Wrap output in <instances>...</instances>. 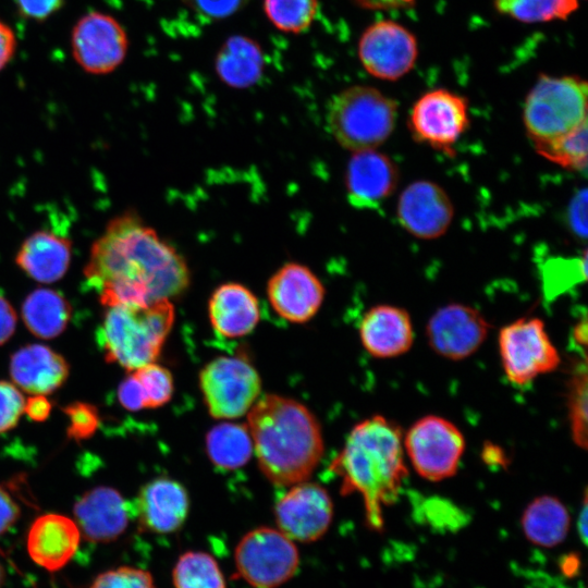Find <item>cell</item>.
I'll use <instances>...</instances> for the list:
<instances>
[{
	"label": "cell",
	"instance_id": "6da1fadb",
	"mask_svg": "<svg viewBox=\"0 0 588 588\" xmlns=\"http://www.w3.org/2000/svg\"><path fill=\"white\" fill-rule=\"evenodd\" d=\"M84 275L106 307L171 301L191 281L185 259L133 211L109 222L93 244Z\"/></svg>",
	"mask_w": 588,
	"mask_h": 588
},
{
	"label": "cell",
	"instance_id": "7a4b0ae2",
	"mask_svg": "<svg viewBox=\"0 0 588 588\" xmlns=\"http://www.w3.org/2000/svg\"><path fill=\"white\" fill-rule=\"evenodd\" d=\"M329 468L340 478L341 495L362 497L368 529L381 532L384 507L396 502L408 475L401 427L382 415L359 421Z\"/></svg>",
	"mask_w": 588,
	"mask_h": 588
},
{
	"label": "cell",
	"instance_id": "3957f363",
	"mask_svg": "<svg viewBox=\"0 0 588 588\" xmlns=\"http://www.w3.org/2000/svg\"><path fill=\"white\" fill-rule=\"evenodd\" d=\"M258 466L275 486L307 480L322 458L324 443L316 416L302 403L264 394L247 413Z\"/></svg>",
	"mask_w": 588,
	"mask_h": 588
},
{
	"label": "cell",
	"instance_id": "277c9868",
	"mask_svg": "<svg viewBox=\"0 0 588 588\" xmlns=\"http://www.w3.org/2000/svg\"><path fill=\"white\" fill-rule=\"evenodd\" d=\"M174 318V307L169 299L148 305L110 306L97 331V341L107 362L133 371L157 359Z\"/></svg>",
	"mask_w": 588,
	"mask_h": 588
},
{
	"label": "cell",
	"instance_id": "5b68a950",
	"mask_svg": "<svg viewBox=\"0 0 588 588\" xmlns=\"http://www.w3.org/2000/svg\"><path fill=\"white\" fill-rule=\"evenodd\" d=\"M397 102L380 90L355 85L335 94L327 108V124L335 140L354 151L376 149L392 134Z\"/></svg>",
	"mask_w": 588,
	"mask_h": 588
},
{
	"label": "cell",
	"instance_id": "8992f818",
	"mask_svg": "<svg viewBox=\"0 0 588 588\" xmlns=\"http://www.w3.org/2000/svg\"><path fill=\"white\" fill-rule=\"evenodd\" d=\"M523 122L532 144L575 131L587 122V82L541 74L525 99Z\"/></svg>",
	"mask_w": 588,
	"mask_h": 588
},
{
	"label": "cell",
	"instance_id": "52a82bcc",
	"mask_svg": "<svg viewBox=\"0 0 588 588\" xmlns=\"http://www.w3.org/2000/svg\"><path fill=\"white\" fill-rule=\"evenodd\" d=\"M238 576L254 588H278L298 571L296 542L278 528L261 526L246 532L234 550Z\"/></svg>",
	"mask_w": 588,
	"mask_h": 588
},
{
	"label": "cell",
	"instance_id": "ba28073f",
	"mask_svg": "<svg viewBox=\"0 0 588 588\" xmlns=\"http://www.w3.org/2000/svg\"><path fill=\"white\" fill-rule=\"evenodd\" d=\"M498 346L504 373L517 387L554 371L561 363L559 351L538 317H523L501 328Z\"/></svg>",
	"mask_w": 588,
	"mask_h": 588
},
{
	"label": "cell",
	"instance_id": "9c48e42d",
	"mask_svg": "<svg viewBox=\"0 0 588 588\" xmlns=\"http://www.w3.org/2000/svg\"><path fill=\"white\" fill-rule=\"evenodd\" d=\"M199 388L213 418L234 419L248 413L258 400L261 379L246 357L219 356L200 370Z\"/></svg>",
	"mask_w": 588,
	"mask_h": 588
},
{
	"label": "cell",
	"instance_id": "30bf717a",
	"mask_svg": "<svg viewBox=\"0 0 588 588\" xmlns=\"http://www.w3.org/2000/svg\"><path fill=\"white\" fill-rule=\"evenodd\" d=\"M403 446L414 470L421 478L436 482L457 473L466 442L452 421L428 415L408 428L403 437Z\"/></svg>",
	"mask_w": 588,
	"mask_h": 588
},
{
	"label": "cell",
	"instance_id": "8fae6325",
	"mask_svg": "<svg viewBox=\"0 0 588 588\" xmlns=\"http://www.w3.org/2000/svg\"><path fill=\"white\" fill-rule=\"evenodd\" d=\"M469 123L467 98L444 88L422 94L408 115L413 138L446 155L453 154Z\"/></svg>",
	"mask_w": 588,
	"mask_h": 588
},
{
	"label": "cell",
	"instance_id": "7c38bea8",
	"mask_svg": "<svg viewBox=\"0 0 588 588\" xmlns=\"http://www.w3.org/2000/svg\"><path fill=\"white\" fill-rule=\"evenodd\" d=\"M333 518L329 492L307 480L292 485L277 501V528L294 542L310 543L322 538Z\"/></svg>",
	"mask_w": 588,
	"mask_h": 588
},
{
	"label": "cell",
	"instance_id": "4fadbf2b",
	"mask_svg": "<svg viewBox=\"0 0 588 588\" xmlns=\"http://www.w3.org/2000/svg\"><path fill=\"white\" fill-rule=\"evenodd\" d=\"M418 45L415 36L393 21H378L369 25L358 41V57L372 76L396 81L415 65Z\"/></svg>",
	"mask_w": 588,
	"mask_h": 588
},
{
	"label": "cell",
	"instance_id": "5bb4252c",
	"mask_svg": "<svg viewBox=\"0 0 588 588\" xmlns=\"http://www.w3.org/2000/svg\"><path fill=\"white\" fill-rule=\"evenodd\" d=\"M72 53L77 64L90 74H108L125 59L127 35L111 15L89 12L82 16L71 34Z\"/></svg>",
	"mask_w": 588,
	"mask_h": 588
},
{
	"label": "cell",
	"instance_id": "9a60e30c",
	"mask_svg": "<svg viewBox=\"0 0 588 588\" xmlns=\"http://www.w3.org/2000/svg\"><path fill=\"white\" fill-rule=\"evenodd\" d=\"M489 330V322L476 308L452 303L433 313L426 327V336L438 355L461 360L482 345Z\"/></svg>",
	"mask_w": 588,
	"mask_h": 588
},
{
	"label": "cell",
	"instance_id": "2e32d148",
	"mask_svg": "<svg viewBox=\"0 0 588 588\" xmlns=\"http://www.w3.org/2000/svg\"><path fill=\"white\" fill-rule=\"evenodd\" d=\"M399 223L412 235L433 240L449 229L454 207L446 192L437 183L415 181L401 193L396 207Z\"/></svg>",
	"mask_w": 588,
	"mask_h": 588
},
{
	"label": "cell",
	"instance_id": "e0dca14e",
	"mask_svg": "<svg viewBox=\"0 0 588 588\" xmlns=\"http://www.w3.org/2000/svg\"><path fill=\"white\" fill-rule=\"evenodd\" d=\"M268 299L273 310L293 323L310 320L324 298V286L306 266L287 262L268 281Z\"/></svg>",
	"mask_w": 588,
	"mask_h": 588
},
{
	"label": "cell",
	"instance_id": "ac0fdd59",
	"mask_svg": "<svg viewBox=\"0 0 588 588\" xmlns=\"http://www.w3.org/2000/svg\"><path fill=\"white\" fill-rule=\"evenodd\" d=\"M399 179L396 164L383 152L354 151L345 173L348 201L358 209H378L394 193Z\"/></svg>",
	"mask_w": 588,
	"mask_h": 588
},
{
	"label": "cell",
	"instance_id": "d6986e66",
	"mask_svg": "<svg viewBox=\"0 0 588 588\" xmlns=\"http://www.w3.org/2000/svg\"><path fill=\"white\" fill-rule=\"evenodd\" d=\"M189 512V497L179 481L159 477L145 483L135 501V514L139 526L154 534L167 535L177 531Z\"/></svg>",
	"mask_w": 588,
	"mask_h": 588
},
{
	"label": "cell",
	"instance_id": "ffe728a7",
	"mask_svg": "<svg viewBox=\"0 0 588 588\" xmlns=\"http://www.w3.org/2000/svg\"><path fill=\"white\" fill-rule=\"evenodd\" d=\"M74 516L86 540L108 543L117 540L127 528L131 509L118 490L96 487L76 501Z\"/></svg>",
	"mask_w": 588,
	"mask_h": 588
},
{
	"label": "cell",
	"instance_id": "44dd1931",
	"mask_svg": "<svg viewBox=\"0 0 588 588\" xmlns=\"http://www.w3.org/2000/svg\"><path fill=\"white\" fill-rule=\"evenodd\" d=\"M81 541L77 524L68 516L49 513L38 516L29 527L26 548L40 567L57 572L76 553Z\"/></svg>",
	"mask_w": 588,
	"mask_h": 588
},
{
	"label": "cell",
	"instance_id": "7402d4cb",
	"mask_svg": "<svg viewBox=\"0 0 588 588\" xmlns=\"http://www.w3.org/2000/svg\"><path fill=\"white\" fill-rule=\"evenodd\" d=\"M359 338L364 348L376 358L401 356L414 343L409 314L397 306L376 305L364 314Z\"/></svg>",
	"mask_w": 588,
	"mask_h": 588
},
{
	"label": "cell",
	"instance_id": "603a6c76",
	"mask_svg": "<svg viewBox=\"0 0 588 588\" xmlns=\"http://www.w3.org/2000/svg\"><path fill=\"white\" fill-rule=\"evenodd\" d=\"M10 375L25 392L46 395L64 383L69 376V364L46 345L28 344L11 356Z\"/></svg>",
	"mask_w": 588,
	"mask_h": 588
},
{
	"label": "cell",
	"instance_id": "cb8c5ba5",
	"mask_svg": "<svg viewBox=\"0 0 588 588\" xmlns=\"http://www.w3.org/2000/svg\"><path fill=\"white\" fill-rule=\"evenodd\" d=\"M208 316L211 327L221 336L241 338L250 333L259 322V302L245 285L223 283L209 298Z\"/></svg>",
	"mask_w": 588,
	"mask_h": 588
},
{
	"label": "cell",
	"instance_id": "d4e9b609",
	"mask_svg": "<svg viewBox=\"0 0 588 588\" xmlns=\"http://www.w3.org/2000/svg\"><path fill=\"white\" fill-rule=\"evenodd\" d=\"M71 260V242L49 231H38L22 244L15 261L30 278L41 283L60 280Z\"/></svg>",
	"mask_w": 588,
	"mask_h": 588
},
{
	"label": "cell",
	"instance_id": "484cf974",
	"mask_svg": "<svg viewBox=\"0 0 588 588\" xmlns=\"http://www.w3.org/2000/svg\"><path fill=\"white\" fill-rule=\"evenodd\" d=\"M260 45L244 35L230 36L215 57V72L229 87L247 88L255 85L265 70Z\"/></svg>",
	"mask_w": 588,
	"mask_h": 588
},
{
	"label": "cell",
	"instance_id": "4316f807",
	"mask_svg": "<svg viewBox=\"0 0 588 588\" xmlns=\"http://www.w3.org/2000/svg\"><path fill=\"white\" fill-rule=\"evenodd\" d=\"M571 523L565 504L556 497L547 494L535 498L520 517L526 539L541 548L562 543L568 535Z\"/></svg>",
	"mask_w": 588,
	"mask_h": 588
},
{
	"label": "cell",
	"instance_id": "83f0119b",
	"mask_svg": "<svg viewBox=\"0 0 588 588\" xmlns=\"http://www.w3.org/2000/svg\"><path fill=\"white\" fill-rule=\"evenodd\" d=\"M71 305L59 292L37 289L24 299L22 318L37 338L49 340L61 334L71 318Z\"/></svg>",
	"mask_w": 588,
	"mask_h": 588
},
{
	"label": "cell",
	"instance_id": "f1b7e54d",
	"mask_svg": "<svg viewBox=\"0 0 588 588\" xmlns=\"http://www.w3.org/2000/svg\"><path fill=\"white\" fill-rule=\"evenodd\" d=\"M206 452L219 468L233 470L245 465L254 452L246 425L221 422L206 436Z\"/></svg>",
	"mask_w": 588,
	"mask_h": 588
},
{
	"label": "cell",
	"instance_id": "f546056e",
	"mask_svg": "<svg viewBox=\"0 0 588 588\" xmlns=\"http://www.w3.org/2000/svg\"><path fill=\"white\" fill-rule=\"evenodd\" d=\"M174 588H226V581L217 560L204 551L182 553L173 568Z\"/></svg>",
	"mask_w": 588,
	"mask_h": 588
},
{
	"label": "cell",
	"instance_id": "4dcf8cb0",
	"mask_svg": "<svg viewBox=\"0 0 588 588\" xmlns=\"http://www.w3.org/2000/svg\"><path fill=\"white\" fill-rule=\"evenodd\" d=\"M495 10L523 23L565 20L578 9V0H493Z\"/></svg>",
	"mask_w": 588,
	"mask_h": 588
},
{
	"label": "cell",
	"instance_id": "1f68e13d",
	"mask_svg": "<svg viewBox=\"0 0 588 588\" xmlns=\"http://www.w3.org/2000/svg\"><path fill=\"white\" fill-rule=\"evenodd\" d=\"M270 23L281 32L299 34L307 30L319 12V0H262Z\"/></svg>",
	"mask_w": 588,
	"mask_h": 588
},
{
	"label": "cell",
	"instance_id": "d6a6232c",
	"mask_svg": "<svg viewBox=\"0 0 588 588\" xmlns=\"http://www.w3.org/2000/svg\"><path fill=\"white\" fill-rule=\"evenodd\" d=\"M536 151L565 169L585 171L587 168V122L561 137L534 144Z\"/></svg>",
	"mask_w": 588,
	"mask_h": 588
},
{
	"label": "cell",
	"instance_id": "836d02e7",
	"mask_svg": "<svg viewBox=\"0 0 588 588\" xmlns=\"http://www.w3.org/2000/svg\"><path fill=\"white\" fill-rule=\"evenodd\" d=\"M568 389L567 408L571 436L576 445L587 448V370L586 363L574 372Z\"/></svg>",
	"mask_w": 588,
	"mask_h": 588
},
{
	"label": "cell",
	"instance_id": "e575fe53",
	"mask_svg": "<svg viewBox=\"0 0 588 588\" xmlns=\"http://www.w3.org/2000/svg\"><path fill=\"white\" fill-rule=\"evenodd\" d=\"M145 399V408H157L167 404L174 391L171 372L154 363L133 370Z\"/></svg>",
	"mask_w": 588,
	"mask_h": 588
},
{
	"label": "cell",
	"instance_id": "d590c367",
	"mask_svg": "<svg viewBox=\"0 0 588 588\" xmlns=\"http://www.w3.org/2000/svg\"><path fill=\"white\" fill-rule=\"evenodd\" d=\"M547 296H556L587 278V254L574 259L550 261L543 273Z\"/></svg>",
	"mask_w": 588,
	"mask_h": 588
},
{
	"label": "cell",
	"instance_id": "8d00e7d4",
	"mask_svg": "<svg viewBox=\"0 0 588 588\" xmlns=\"http://www.w3.org/2000/svg\"><path fill=\"white\" fill-rule=\"evenodd\" d=\"M89 588H157V586L148 571L124 565L99 574Z\"/></svg>",
	"mask_w": 588,
	"mask_h": 588
},
{
	"label": "cell",
	"instance_id": "74e56055",
	"mask_svg": "<svg viewBox=\"0 0 588 588\" xmlns=\"http://www.w3.org/2000/svg\"><path fill=\"white\" fill-rule=\"evenodd\" d=\"M69 419L66 434L75 441L90 438L100 424L98 409L85 402H74L64 408Z\"/></svg>",
	"mask_w": 588,
	"mask_h": 588
},
{
	"label": "cell",
	"instance_id": "f35d334b",
	"mask_svg": "<svg viewBox=\"0 0 588 588\" xmlns=\"http://www.w3.org/2000/svg\"><path fill=\"white\" fill-rule=\"evenodd\" d=\"M25 400L17 387L0 381V434L12 429L24 412Z\"/></svg>",
	"mask_w": 588,
	"mask_h": 588
},
{
	"label": "cell",
	"instance_id": "ab89813d",
	"mask_svg": "<svg viewBox=\"0 0 588 588\" xmlns=\"http://www.w3.org/2000/svg\"><path fill=\"white\" fill-rule=\"evenodd\" d=\"M187 9L206 21H219L232 16L249 0H182Z\"/></svg>",
	"mask_w": 588,
	"mask_h": 588
},
{
	"label": "cell",
	"instance_id": "60d3db41",
	"mask_svg": "<svg viewBox=\"0 0 588 588\" xmlns=\"http://www.w3.org/2000/svg\"><path fill=\"white\" fill-rule=\"evenodd\" d=\"M118 400L127 411L136 412L145 408L144 394L133 372L120 383L118 388Z\"/></svg>",
	"mask_w": 588,
	"mask_h": 588
},
{
	"label": "cell",
	"instance_id": "b9f144b4",
	"mask_svg": "<svg viewBox=\"0 0 588 588\" xmlns=\"http://www.w3.org/2000/svg\"><path fill=\"white\" fill-rule=\"evenodd\" d=\"M15 2L23 16L42 21L60 10L64 0H15Z\"/></svg>",
	"mask_w": 588,
	"mask_h": 588
},
{
	"label": "cell",
	"instance_id": "7bdbcfd3",
	"mask_svg": "<svg viewBox=\"0 0 588 588\" xmlns=\"http://www.w3.org/2000/svg\"><path fill=\"white\" fill-rule=\"evenodd\" d=\"M586 207H587V193L586 189L577 194L569 206L568 219L569 225L576 235L586 237Z\"/></svg>",
	"mask_w": 588,
	"mask_h": 588
},
{
	"label": "cell",
	"instance_id": "ee69618b",
	"mask_svg": "<svg viewBox=\"0 0 588 588\" xmlns=\"http://www.w3.org/2000/svg\"><path fill=\"white\" fill-rule=\"evenodd\" d=\"M20 507L8 490L0 486V536L8 531L19 519Z\"/></svg>",
	"mask_w": 588,
	"mask_h": 588
},
{
	"label": "cell",
	"instance_id": "f6af8a7d",
	"mask_svg": "<svg viewBox=\"0 0 588 588\" xmlns=\"http://www.w3.org/2000/svg\"><path fill=\"white\" fill-rule=\"evenodd\" d=\"M16 314L11 304L0 295V345L5 343L16 328Z\"/></svg>",
	"mask_w": 588,
	"mask_h": 588
},
{
	"label": "cell",
	"instance_id": "bcb514c9",
	"mask_svg": "<svg viewBox=\"0 0 588 588\" xmlns=\"http://www.w3.org/2000/svg\"><path fill=\"white\" fill-rule=\"evenodd\" d=\"M52 405L50 401L41 394L33 395L25 401L24 404V412L32 420L35 421L46 420L49 417Z\"/></svg>",
	"mask_w": 588,
	"mask_h": 588
},
{
	"label": "cell",
	"instance_id": "7dc6e473",
	"mask_svg": "<svg viewBox=\"0 0 588 588\" xmlns=\"http://www.w3.org/2000/svg\"><path fill=\"white\" fill-rule=\"evenodd\" d=\"M16 39L9 25L0 21V71L7 66L14 56Z\"/></svg>",
	"mask_w": 588,
	"mask_h": 588
},
{
	"label": "cell",
	"instance_id": "c3c4849f",
	"mask_svg": "<svg viewBox=\"0 0 588 588\" xmlns=\"http://www.w3.org/2000/svg\"><path fill=\"white\" fill-rule=\"evenodd\" d=\"M367 10H399L413 7L416 0H353Z\"/></svg>",
	"mask_w": 588,
	"mask_h": 588
},
{
	"label": "cell",
	"instance_id": "681fc988",
	"mask_svg": "<svg viewBox=\"0 0 588 588\" xmlns=\"http://www.w3.org/2000/svg\"><path fill=\"white\" fill-rule=\"evenodd\" d=\"M580 565V558L575 552L562 556L560 562V568L562 574L568 578H572L579 574Z\"/></svg>",
	"mask_w": 588,
	"mask_h": 588
},
{
	"label": "cell",
	"instance_id": "f907efd6",
	"mask_svg": "<svg viewBox=\"0 0 588 588\" xmlns=\"http://www.w3.org/2000/svg\"><path fill=\"white\" fill-rule=\"evenodd\" d=\"M587 516H588L587 494L585 492L584 499H583V506H581L578 522H577L578 532L584 543H586L587 541V523H588Z\"/></svg>",
	"mask_w": 588,
	"mask_h": 588
},
{
	"label": "cell",
	"instance_id": "816d5d0a",
	"mask_svg": "<svg viewBox=\"0 0 588 588\" xmlns=\"http://www.w3.org/2000/svg\"><path fill=\"white\" fill-rule=\"evenodd\" d=\"M574 336H575L576 342H577L579 345H583V346L586 345V339H587V324H586V319H584L581 322H579V323L574 328Z\"/></svg>",
	"mask_w": 588,
	"mask_h": 588
},
{
	"label": "cell",
	"instance_id": "f5cc1de1",
	"mask_svg": "<svg viewBox=\"0 0 588 588\" xmlns=\"http://www.w3.org/2000/svg\"><path fill=\"white\" fill-rule=\"evenodd\" d=\"M3 577H4V572H3L2 565L0 563V588H1L2 583H3Z\"/></svg>",
	"mask_w": 588,
	"mask_h": 588
}]
</instances>
